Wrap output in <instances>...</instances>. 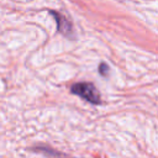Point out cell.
<instances>
[{
    "label": "cell",
    "mask_w": 158,
    "mask_h": 158,
    "mask_svg": "<svg viewBox=\"0 0 158 158\" xmlns=\"http://www.w3.org/2000/svg\"><path fill=\"white\" fill-rule=\"evenodd\" d=\"M70 91H72V94L83 98L84 100L89 101L90 104L98 105L101 102L100 94H99L98 89L91 83H77L70 88Z\"/></svg>",
    "instance_id": "cell-1"
},
{
    "label": "cell",
    "mask_w": 158,
    "mask_h": 158,
    "mask_svg": "<svg viewBox=\"0 0 158 158\" xmlns=\"http://www.w3.org/2000/svg\"><path fill=\"white\" fill-rule=\"evenodd\" d=\"M52 15L57 21V28H58L59 32H62L64 36H69V35L73 33L72 23L64 16H60L58 12H52Z\"/></svg>",
    "instance_id": "cell-2"
},
{
    "label": "cell",
    "mask_w": 158,
    "mask_h": 158,
    "mask_svg": "<svg viewBox=\"0 0 158 158\" xmlns=\"http://www.w3.org/2000/svg\"><path fill=\"white\" fill-rule=\"evenodd\" d=\"M99 72H100L101 75H106V73L109 72V67L105 63H101L100 64V68H99Z\"/></svg>",
    "instance_id": "cell-3"
}]
</instances>
